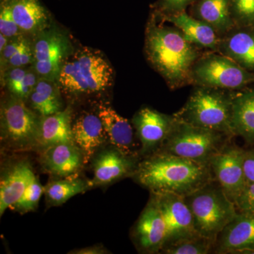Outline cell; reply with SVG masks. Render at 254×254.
I'll list each match as a JSON object with an SVG mask.
<instances>
[{
  "label": "cell",
  "instance_id": "obj_1",
  "mask_svg": "<svg viewBox=\"0 0 254 254\" xmlns=\"http://www.w3.org/2000/svg\"><path fill=\"white\" fill-rule=\"evenodd\" d=\"M204 52L190 43L179 28L166 26L150 14L145 29V55L170 89L191 85L192 68Z\"/></svg>",
  "mask_w": 254,
  "mask_h": 254
},
{
  "label": "cell",
  "instance_id": "obj_2",
  "mask_svg": "<svg viewBox=\"0 0 254 254\" xmlns=\"http://www.w3.org/2000/svg\"><path fill=\"white\" fill-rule=\"evenodd\" d=\"M132 177L150 193L182 197L215 180L210 165L159 152L138 162Z\"/></svg>",
  "mask_w": 254,
  "mask_h": 254
},
{
  "label": "cell",
  "instance_id": "obj_3",
  "mask_svg": "<svg viewBox=\"0 0 254 254\" xmlns=\"http://www.w3.org/2000/svg\"><path fill=\"white\" fill-rule=\"evenodd\" d=\"M235 91L193 86L183 107L174 113L177 120L205 129L234 136L232 101Z\"/></svg>",
  "mask_w": 254,
  "mask_h": 254
},
{
  "label": "cell",
  "instance_id": "obj_4",
  "mask_svg": "<svg viewBox=\"0 0 254 254\" xmlns=\"http://www.w3.org/2000/svg\"><path fill=\"white\" fill-rule=\"evenodd\" d=\"M184 198L193 216L195 231L214 242L238 213L235 203L215 180Z\"/></svg>",
  "mask_w": 254,
  "mask_h": 254
},
{
  "label": "cell",
  "instance_id": "obj_5",
  "mask_svg": "<svg viewBox=\"0 0 254 254\" xmlns=\"http://www.w3.org/2000/svg\"><path fill=\"white\" fill-rule=\"evenodd\" d=\"M233 138L232 135L193 126L175 118L171 131L158 152L210 165L212 158Z\"/></svg>",
  "mask_w": 254,
  "mask_h": 254
},
{
  "label": "cell",
  "instance_id": "obj_6",
  "mask_svg": "<svg viewBox=\"0 0 254 254\" xmlns=\"http://www.w3.org/2000/svg\"><path fill=\"white\" fill-rule=\"evenodd\" d=\"M253 84L254 72L217 52H204L192 68V86L239 91Z\"/></svg>",
  "mask_w": 254,
  "mask_h": 254
},
{
  "label": "cell",
  "instance_id": "obj_7",
  "mask_svg": "<svg viewBox=\"0 0 254 254\" xmlns=\"http://www.w3.org/2000/svg\"><path fill=\"white\" fill-rule=\"evenodd\" d=\"M40 123L36 114L24 100L11 95L1 108V137L15 149H29L38 145Z\"/></svg>",
  "mask_w": 254,
  "mask_h": 254
},
{
  "label": "cell",
  "instance_id": "obj_8",
  "mask_svg": "<svg viewBox=\"0 0 254 254\" xmlns=\"http://www.w3.org/2000/svg\"><path fill=\"white\" fill-rule=\"evenodd\" d=\"M33 47V66L40 77L58 81L65 58L69 53L66 36L52 28L41 32Z\"/></svg>",
  "mask_w": 254,
  "mask_h": 254
},
{
  "label": "cell",
  "instance_id": "obj_9",
  "mask_svg": "<svg viewBox=\"0 0 254 254\" xmlns=\"http://www.w3.org/2000/svg\"><path fill=\"white\" fill-rule=\"evenodd\" d=\"M245 151L231 142L210 162L214 178L235 203L247 185L244 170Z\"/></svg>",
  "mask_w": 254,
  "mask_h": 254
},
{
  "label": "cell",
  "instance_id": "obj_10",
  "mask_svg": "<svg viewBox=\"0 0 254 254\" xmlns=\"http://www.w3.org/2000/svg\"><path fill=\"white\" fill-rule=\"evenodd\" d=\"M153 194L156 197L165 222L163 249L180 241L200 236L195 231L193 216L184 197L173 193Z\"/></svg>",
  "mask_w": 254,
  "mask_h": 254
},
{
  "label": "cell",
  "instance_id": "obj_11",
  "mask_svg": "<svg viewBox=\"0 0 254 254\" xmlns=\"http://www.w3.org/2000/svg\"><path fill=\"white\" fill-rule=\"evenodd\" d=\"M175 118L149 107L141 108L132 119L136 136L141 143L139 155L148 157L160 150L171 131Z\"/></svg>",
  "mask_w": 254,
  "mask_h": 254
},
{
  "label": "cell",
  "instance_id": "obj_12",
  "mask_svg": "<svg viewBox=\"0 0 254 254\" xmlns=\"http://www.w3.org/2000/svg\"><path fill=\"white\" fill-rule=\"evenodd\" d=\"M132 241L139 253L160 254L165 237V222L156 197L150 198L131 229Z\"/></svg>",
  "mask_w": 254,
  "mask_h": 254
},
{
  "label": "cell",
  "instance_id": "obj_13",
  "mask_svg": "<svg viewBox=\"0 0 254 254\" xmlns=\"http://www.w3.org/2000/svg\"><path fill=\"white\" fill-rule=\"evenodd\" d=\"M213 254H254V213L238 211L217 237Z\"/></svg>",
  "mask_w": 254,
  "mask_h": 254
},
{
  "label": "cell",
  "instance_id": "obj_14",
  "mask_svg": "<svg viewBox=\"0 0 254 254\" xmlns=\"http://www.w3.org/2000/svg\"><path fill=\"white\" fill-rule=\"evenodd\" d=\"M137 157L127 156L116 148L104 150L96 157L91 186L108 185L126 177H132L138 164Z\"/></svg>",
  "mask_w": 254,
  "mask_h": 254
},
{
  "label": "cell",
  "instance_id": "obj_15",
  "mask_svg": "<svg viewBox=\"0 0 254 254\" xmlns=\"http://www.w3.org/2000/svg\"><path fill=\"white\" fill-rule=\"evenodd\" d=\"M218 53L254 73V26H235L219 40Z\"/></svg>",
  "mask_w": 254,
  "mask_h": 254
},
{
  "label": "cell",
  "instance_id": "obj_16",
  "mask_svg": "<svg viewBox=\"0 0 254 254\" xmlns=\"http://www.w3.org/2000/svg\"><path fill=\"white\" fill-rule=\"evenodd\" d=\"M41 160L48 173L60 177L74 176L85 164L84 156L74 143H60L43 148Z\"/></svg>",
  "mask_w": 254,
  "mask_h": 254
},
{
  "label": "cell",
  "instance_id": "obj_17",
  "mask_svg": "<svg viewBox=\"0 0 254 254\" xmlns=\"http://www.w3.org/2000/svg\"><path fill=\"white\" fill-rule=\"evenodd\" d=\"M155 18L159 21L171 23L179 28L190 43L200 50L218 53L220 37L216 32L207 23L193 17L190 13L185 11L173 16Z\"/></svg>",
  "mask_w": 254,
  "mask_h": 254
},
{
  "label": "cell",
  "instance_id": "obj_18",
  "mask_svg": "<svg viewBox=\"0 0 254 254\" xmlns=\"http://www.w3.org/2000/svg\"><path fill=\"white\" fill-rule=\"evenodd\" d=\"M98 115L114 148L127 156L138 157L134 150V131L129 121L104 105H100Z\"/></svg>",
  "mask_w": 254,
  "mask_h": 254
},
{
  "label": "cell",
  "instance_id": "obj_19",
  "mask_svg": "<svg viewBox=\"0 0 254 254\" xmlns=\"http://www.w3.org/2000/svg\"><path fill=\"white\" fill-rule=\"evenodd\" d=\"M73 57L90 93L104 91L110 86L113 79V68L99 53L83 48Z\"/></svg>",
  "mask_w": 254,
  "mask_h": 254
},
{
  "label": "cell",
  "instance_id": "obj_20",
  "mask_svg": "<svg viewBox=\"0 0 254 254\" xmlns=\"http://www.w3.org/2000/svg\"><path fill=\"white\" fill-rule=\"evenodd\" d=\"M36 176L26 160L15 163L1 177L0 216L14 204Z\"/></svg>",
  "mask_w": 254,
  "mask_h": 254
},
{
  "label": "cell",
  "instance_id": "obj_21",
  "mask_svg": "<svg viewBox=\"0 0 254 254\" xmlns=\"http://www.w3.org/2000/svg\"><path fill=\"white\" fill-rule=\"evenodd\" d=\"M232 130L234 136L254 145V84L234 93Z\"/></svg>",
  "mask_w": 254,
  "mask_h": 254
},
{
  "label": "cell",
  "instance_id": "obj_22",
  "mask_svg": "<svg viewBox=\"0 0 254 254\" xmlns=\"http://www.w3.org/2000/svg\"><path fill=\"white\" fill-rule=\"evenodd\" d=\"M73 141L88 163L97 150L108 138L103 123L98 115L86 113L81 115L72 125Z\"/></svg>",
  "mask_w": 254,
  "mask_h": 254
},
{
  "label": "cell",
  "instance_id": "obj_23",
  "mask_svg": "<svg viewBox=\"0 0 254 254\" xmlns=\"http://www.w3.org/2000/svg\"><path fill=\"white\" fill-rule=\"evenodd\" d=\"M190 14L213 28L220 38L235 26L230 0H195L190 7Z\"/></svg>",
  "mask_w": 254,
  "mask_h": 254
},
{
  "label": "cell",
  "instance_id": "obj_24",
  "mask_svg": "<svg viewBox=\"0 0 254 254\" xmlns=\"http://www.w3.org/2000/svg\"><path fill=\"white\" fill-rule=\"evenodd\" d=\"M73 143L71 110L69 108L42 117L38 145L43 148L60 143Z\"/></svg>",
  "mask_w": 254,
  "mask_h": 254
},
{
  "label": "cell",
  "instance_id": "obj_25",
  "mask_svg": "<svg viewBox=\"0 0 254 254\" xmlns=\"http://www.w3.org/2000/svg\"><path fill=\"white\" fill-rule=\"evenodd\" d=\"M6 1L9 2L15 21L21 31L31 33L44 31L49 15L40 0Z\"/></svg>",
  "mask_w": 254,
  "mask_h": 254
},
{
  "label": "cell",
  "instance_id": "obj_26",
  "mask_svg": "<svg viewBox=\"0 0 254 254\" xmlns=\"http://www.w3.org/2000/svg\"><path fill=\"white\" fill-rule=\"evenodd\" d=\"M54 82L39 77L28 98L32 108L42 117L53 115L63 110V103Z\"/></svg>",
  "mask_w": 254,
  "mask_h": 254
},
{
  "label": "cell",
  "instance_id": "obj_27",
  "mask_svg": "<svg viewBox=\"0 0 254 254\" xmlns=\"http://www.w3.org/2000/svg\"><path fill=\"white\" fill-rule=\"evenodd\" d=\"M69 177L50 182L44 187V194L48 204L52 206L63 205L70 198L83 193L91 187V182L88 183L81 179Z\"/></svg>",
  "mask_w": 254,
  "mask_h": 254
},
{
  "label": "cell",
  "instance_id": "obj_28",
  "mask_svg": "<svg viewBox=\"0 0 254 254\" xmlns=\"http://www.w3.org/2000/svg\"><path fill=\"white\" fill-rule=\"evenodd\" d=\"M58 81L64 91L73 94H89L86 82L83 79L74 57L64 63Z\"/></svg>",
  "mask_w": 254,
  "mask_h": 254
},
{
  "label": "cell",
  "instance_id": "obj_29",
  "mask_svg": "<svg viewBox=\"0 0 254 254\" xmlns=\"http://www.w3.org/2000/svg\"><path fill=\"white\" fill-rule=\"evenodd\" d=\"M213 241L201 236L191 237L165 247L160 254H213Z\"/></svg>",
  "mask_w": 254,
  "mask_h": 254
},
{
  "label": "cell",
  "instance_id": "obj_30",
  "mask_svg": "<svg viewBox=\"0 0 254 254\" xmlns=\"http://www.w3.org/2000/svg\"><path fill=\"white\" fill-rule=\"evenodd\" d=\"M43 193H44V187L42 186L36 177L29 184L19 199L10 208L19 213L33 211L38 207Z\"/></svg>",
  "mask_w": 254,
  "mask_h": 254
},
{
  "label": "cell",
  "instance_id": "obj_31",
  "mask_svg": "<svg viewBox=\"0 0 254 254\" xmlns=\"http://www.w3.org/2000/svg\"><path fill=\"white\" fill-rule=\"evenodd\" d=\"M235 26H254V0H230Z\"/></svg>",
  "mask_w": 254,
  "mask_h": 254
},
{
  "label": "cell",
  "instance_id": "obj_32",
  "mask_svg": "<svg viewBox=\"0 0 254 254\" xmlns=\"http://www.w3.org/2000/svg\"><path fill=\"white\" fill-rule=\"evenodd\" d=\"M195 0H158L152 5L151 14L156 18L173 16L187 11Z\"/></svg>",
  "mask_w": 254,
  "mask_h": 254
},
{
  "label": "cell",
  "instance_id": "obj_33",
  "mask_svg": "<svg viewBox=\"0 0 254 254\" xmlns=\"http://www.w3.org/2000/svg\"><path fill=\"white\" fill-rule=\"evenodd\" d=\"M21 31L15 21L9 2L2 1L0 11V33L13 39L19 36Z\"/></svg>",
  "mask_w": 254,
  "mask_h": 254
},
{
  "label": "cell",
  "instance_id": "obj_34",
  "mask_svg": "<svg viewBox=\"0 0 254 254\" xmlns=\"http://www.w3.org/2000/svg\"><path fill=\"white\" fill-rule=\"evenodd\" d=\"M40 76L34 71L28 70L21 81L15 83L12 86L9 87L8 89L11 95L17 97L23 100H28L31 95L32 91L34 89L35 86L38 83Z\"/></svg>",
  "mask_w": 254,
  "mask_h": 254
},
{
  "label": "cell",
  "instance_id": "obj_35",
  "mask_svg": "<svg viewBox=\"0 0 254 254\" xmlns=\"http://www.w3.org/2000/svg\"><path fill=\"white\" fill-rule=\"evenodd\" d=\"M33 47L32 48L29 42L24 38L19 49L10 58L1 69L3 68V71H4L9 68L25 67L29 64L33 63Z\"/></svg>",
  "mask_w": 254,
  "mask_h": 254
},
{
  "label": "cell",
  "instance_id": "obj_36",
  "mask_svg": "<svg viewBox=\"0 0 254 254\" xmlns=\"http://www.w3.org/2000/svg\"><path fill=\"white\" fill-rule=\"evenodd\" d=\"M235 205L239 212L254 213V184L246 187L235 202Z\"/></svg>",
  "mask_w": 254,
  "mask_h": 254
},
{
  "label": "cell",
  "instance_id": "obj_37",
  "mask_svg": "<svg viewBox=\"0 0 254 254\" xmlns=\"http://www.w3.org/2000/svg\"><path fill=\"white\" fill-rule=\"evenodd\" d=\"M23 41H24V38H22V37L18 36L13 38L12 41L9 42L6 48L0 53L1 54V68L4 67L5 64L10 60V58L19 49L20 47L22 45Z\"/></svg>",
  "mask_w": 254,
  "mask_h": 254
},
{
  "label": "cell",
  "instance_id": "obj_38",
  "mask_svg": "<svg viewBox=\"0 0 254 254\" xmlns=\"http://www.w3.org/2000/svg\"><path fill=\"white\" fill-rule=\"evenodd\" d=\"M244 170L247 185L254 184V149L245 150Z\"/></svg>",
  "mask_w": 254,
  "mask_h": 254
},
{
  "label": "cell",
  "instance_id": "obj_39",
  "mask_svg": "<svg viewBox=\"0 0 254 254\" xmlns=\"http://www.w3.org/2000/svg\"><path fill=\"white\" fill-rule=\"evenodd\" d=\"M76 254H104L105 250L101 247H88V248L81 249V250H77V252H75Z\"/></svg>",
  "mask_w": 254,
  "mask_h": 254
},
{
  "label": "cell",
  "instance_id": "obj_40",
  "mask_svg": "<svg viewBox=\"0 0 254 254\" xmlns=\"http://www.w3.org/2000/svg\"><path fill=\"white\" fill-rule=\"evenodd\" d=\"M9 38L0 33V53H1L4 48H6V46H7L9 42Z\"/></svg>",
  "mask_w": 254,
  "mask_h": 254
},
{
  "label": "cell",
  "instance_id": "obj_41",
  "mask_svg": "<svg viewBox=\"0 0 254 254\" xmlns=\"http://www.w3.org/2000/svg\"><path fill=\"white\" fill-rule=\"evenodd\" d=\"M3 1H6V0H3Z\"/></svg>",
  "mask_w": 254,
  "mask_h": 254
}]
</instances>
